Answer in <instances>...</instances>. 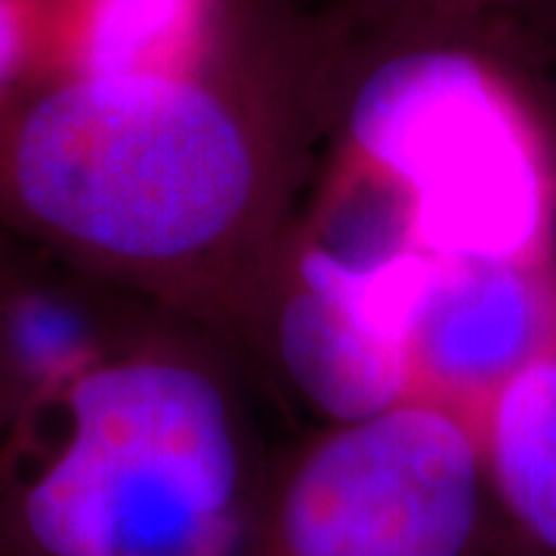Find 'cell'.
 <instances>
[{"label":"cell","instance_id":"obj_7","mask_svg":"<svg viewBox=\"0 0 556 556\" xmlns=\"http://www.w3.org/2000/svg\"><path fill=\"white\" fill-rule=\"evenodd\" d=\"M482 464L497 556H556V350L489 399Z\"/></svg>","mask_w":556,"mask_h":556},{"label":"cell","instance_id":"obj_6","mask_svg":"<svg viewBox=\"0 0 556 556\" xmlns=\"http://www.w3.org/2000/svg\"><path fill=\"white\" fill-rule=\"evenodd\" d=\"M556 350L547 263L433 257L412 313V362L442 393L495 396L532 358Z\"/></svg>","mask_w":556,"mask_h":556},{"label":"cell","instance_id":"obj_5","mask_svg":"<svg viewBox=\"0 0 556 556\" xmlns=\"http://www.w3.org/2000/svg\"><path fill=\"white\" fill-rule=\"evenodd\" d=\"M427 266L430 254L408 229L387 223L353 244H318L298 263L278 316V356L300 393L340 427L408 402L412 313Z\"/></svg>","mask_w":556,"mask_h":556},{"label":"cell","instance_id":"obj_8","mask_svg":"<svg viewBox=\"0 0 556 556\" xmlns=\"http://www.w3.org/2000/svg\"><path fill=\"white\" fill-rule=\"evenodd\" d=\"M358 20L383 31V40L467 31L482 16L519 7H544L554 0H350Z\"/></svg>","mask_w":556,"mask_h":556},{"label":"cell","instance_id":"obj_1","mask_svg":"<svg viewBox=\"0 0 556 556\" xmlns=\"http://www.w3.org/2000/svg\"><path fill=\"white\" fill-rule=\"evenodd\" d=\"M257 195L251 121L217 80L65 75L0 102V219L105 276L199 266Z\"/></svg>","mask_w":556,"mask_h":556},{"label":"cell","instance_id":"obj_10","mask_svg":"<svg viewBox=\"0 0 556 556\" xmlns=\"http://www.w3.org/2000/svg\"><path fill=\"white\" fill-rule=\"evenodd\" d=\"M544 16H547V35H551V43H554V53H556V0L554 3H544V7H538Z\"/></svg>","mask_w":556,"mask_h":556},{"label":"cell","instance_id":"obj_4","mask_svg":"<svg viewBox=\"0 0 556 556\" xmlns=\"http://www.w3.org/2000/svg\"><path fill=\"white\" fill-rule=\"evenodd\" d=\"M489 526L482 442L445 405L408 399L303 455L269 556H477Z\"/></svg>","mask_w":556,"mask_h":556},{"label":"cell","instance_id":"obj_9","mask_svg":"<svg viewBox=\"0 0 556 556\" xmlns=\"http://www.w3.org/2000/svg\"><path fill=\"white\" fill-rule=\"evenodd\" d=\"M56 0H0V102L35 87L31 72L53 56Z\"/></svg>","mask_w":556,"mask_h":556},{"label":"cell","instance_id":"obj_3","mask_svg":"<svg viewBox=\"0 0 556 556\" xmlns=\"http://www.w3.org/2000/svg\"><path fill=\"white\" fill-rule=\"evenodd\" d=\"M464 35L390 40L350 97V142L396 189L415 248L547 263L556 199L541 127Z\"/></svg>","mask_w":556,"mask_h":556},{"label":"cell","instance_id":"obj_2","mask_svg":"<svg viewBox=\"0 0 556 556\" xmlns=\"http://www.w3.org/2000/svg\"><path fill=\"white\" fill-rule=\"evenodd\" d=\"M16 526L35 556H226L241 504L217 380L161 353L97 358L25 405Z\"/></svg>","mask_w":556,"mask_h":556}]
</instances>
